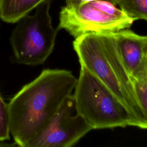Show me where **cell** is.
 <instances>
[{
    "label": "cell",
    "instance_id": "4fadbf2b",
    "mask_svg": "<svg viewBox=\"0 0 147 147\" xmlns=\"http://www.w3.org/2000/svg\"><path fill=\"white\" fill-rule=\"evenodd\" d=\"M95 1H102L108 2L115 6L118 5V0H65V5L67 6H75L82 3Z\"/></svg>",
    "mask_w": 147,
    "mask_h": 147
},
{
    "label": "cell",
    "instance_id": "ba28073f",
    "mask_svg": "<svg viewBox=\"0 0 147 147\" xmlns=\"http://www.w3.org/2000/svg\"><path fill=\"white\" fill-rule=\"evenodd\" d=\"M46 0H1L0 18L7 23H16Z\"/></svg>",
    "mask_w": 147,
    "mask_h": 147
},
{
    "label": "cell",
    "instance_id": "7a4b0ae2",
    "mask_svg": "<svg viewBox=\"0 0 147 147\" xmlns=\"http://www.w3.org/2000/svg\"><path fill=\"white\" fill-rule=\"evenodd\" d=\"M81 66L99 79L124 105L133 126L147 129V115L136 93L134 78L123 62L113 32L92 33L75 38Z\"/></svg>",
    "mask_w": 147,
    "mask_h": 147
},
{
    "label": "cell",
    "instance_id": "8fae6325",
    "mask_svg": "<svg viewBox=\"0 0 147 147\" xmlns=\"http://www.w3.org/2000/svg\"><path fill=\"white\" fill-rule=\"evenodd\" d=\"M138 98L147 115V83L134 79Z\"/></svg>",
    "mask_w": 147,
    "mask_h": 147
},
{
    "label": "cell",
    "instance_id": "9c48e42d",
    "mask_svg": "<svg viewBox=\"0 0 147 147\" xmlns=\"http://www.w3.org/2000/svg\"><path fill=\"white\" fill-rule=\"evenodd\" d=\"M118 5L122 11L136 20L147 21V0H118Z\"/></svg>",
    "mask_w": 147,
    "mask_h": 147
},
{
    "label": "cell",
    "instance_id": "6da1fadb",
    "mask_svg": "<svg viewBox=\"0 0 147 147\" xmlns=\"http://www.w3.org/2000/svg\"><path fill=\"white\" fill-rule=\"evenodd\" d=\"M77 78L69 71L44 69L24 86L8 105L10 134L20 147H27L48 124L75 88Z\"/></svg>",
    "mask_w": 147,
    "mask_h": 147
},
{
    "label": "cell",
    "instance_id": "3957f363",
    "mask_svg": "<svg viewBox=\"0 0 147 147\" xmlns=\"http://www.w3.org/2000/svg\"><path fill=\"white\" fill-rule=\"evenodd\" d=\"M72 95L78 112L92 129L133 126L124 105L99 79L81 65Z\"/></svg>",
    "mask_w": 147,
    "mask_h": 147
},
{
    "label": "cell",
    "instance_id": "52a82bcc",
    "mask_svg": "<svg viewBox=\"0 0 147 147\" xmlns=\"http://www.w3.org/2000/svg\"><path fill=\"white\" fill-rule=\"evenodd\" d=\"M113 34L121 56L132 75L146 56L147 36L138 34L128 29Z\"/></svg>",
    "mask_w": 147,
    "mask_h": 147
},
{
    "label": "cell",
    "instance_id": "5b68a950",
    "mask_svg": "<svg viewBox=\"0 0 147 147\" xmlns=\"http://www.w3.org/2000/svg\"><path fill=\"white\" fill-rule=\"evenodd\" d=\"M136 20L112 3L95 1L62 7L57 29L75 38L88 33L114 32L130 28Z\"/></svg>",
    "mask_w": 147,
    "mask_h": 147
},
{
    "label": "cell",
    "instance_id": "5bb4252c",
    "mask_svg": "<svg viewBox=\"0 0 147 147\" xmlns=\"http://www.w3.org/2000/svg\"><path fill=\"white\" fill-rule=\"evenodd\" d=\"M18 146V145L15 142L12 144H8V143H5L4 141H0V147L1 146Z\"/></svg>",
    "mask_w": 147,
    "mask_h": 147
},
{
    "label": "cell",
    "instance_id": "9a60e30c",
    "mask_svg": "<svg viewBox=\"0 0 147 147\" xmlns=\"http://www.w3.org/2000/svg\"><path fill=\"white\" fill-rule=\"evenodd\" d=\"M145 54L147 56V45L145 47Z\"/></svg>",
    "mask_w": 147,
    "mask_h": 147
},
{
    "label": "cell",
    "instance_id": "30bf717a",
    "mask_svg": "<svg viewBox=\"0 0 147 147\" xmlns=\"http://www.w3.org/2000/svg\"><path fill=\"white\" fill-rule=\"evenodd\" d=\"M10 139L8 105L0 94V141Z\"/></svg>",
    "mask_w": 147,
    "mask_h": 147
},
{
    "label": "cell",
    "instance_id": "8992f818",
    "mask_svg": "<svg viewBox=\"0 0 147 147\" xmlns=\"http://www.w3.org/2000/svg\"><path fill=\"white\" fill-rule=\"evenodd\" d=\"M91 130L78 112L71 94L63 101L48 124L27 147H70Z\"/></svg>",
    "mask_w": 147,
    "mask_h": 147
},
{
    "label": "cell",
    "instance_id": "2e32d148",
    "mask_svg": "<svg viewBox=\"0 0 147 147\" xmlns=\"http://www.w3.org/2000/svg\"><path fill=\"white\" fill-rule=\"evenodd\" d=\"M1 0H0V12H1Z\"/></svg>",
    "mask_w": 147,
    "mask_h": 147
},
{
    "label": "cell",
    "instance_id": "277c9868",
    "mask_svg": "<svg viewBox=\"0 0 147 147\" xmlns=\"http://www.w3.org/2000/svg\"><path fill=\"white\" fill-rule=\"evenodd\" d=\"M51 2L45 1L36 8L33 14H27L16 22L9 38L12 63L41 65L52 52L59 30L52 24Z\"/></svg>",
    "mask_w": 147,
    "mask_h": 147
},
{
    "label": "cell",
    "instance_id": "7c38bea8",
    "mask_svg": "<svg viewBox=\"0 0 147 147\" xmlns=\"http://www.w3.org/2000/svg\"><path fill=\"white\" fill-rule=\"evenodd\" d=\"M134 79L147 83V56L132 74Z\"/></svg>",
    "mask_w": 147,
    "mask_h": 147
}]
</instances>
